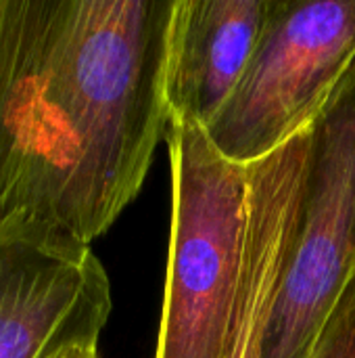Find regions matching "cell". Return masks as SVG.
Masks as SVG:
<instances>
[{
	"label": "cell",
	"instance_id": "cell-1",
	"mask_svg": "<svg viewBox=\"0 0 355 358\" xmlns=\"http://www.w3.org/2000/svg\"><path fill=\"white\" fill-rule=\"evenodd\" d=\"M176 0H0V227L90 248L169 126Z\"/></svg>",
	"mask_w": 355,
	"mask_h": 358
},
{
	"label": "cell",
	"instance_id": "cell-2",
	"mask_svg": "<svg viewBox=\"0 0 355 358\" xmlns=\"http://www.w3.org/2000/svg\"><path fill=\"white\" fill-rule=\"evenodd\" d=\"M172 222L155 358H226L249 218L251 166L203 126L169 120Z\"/></svg>",
	"mask_w": 355,
	"mask_h": 358
},
{
	"label": "cell",
	"instance_id": "cell-3",
	"mask_svg": "<svg viewBox=\"0 0 355 358\" xmlns=\"http://www.w3.org/2000/svg\"><path fill=\"white\" fill-rule=\"evenodd\" d=\"M355 57V0H272L236 88L205 128L251 166L308 130Z\"/></svg>",
	"mask_w": 355,
	"mask_h": 358
},
{
	"label": "cell",
	"instance_id": "cell-4",
	"mask_svg": "<svg viewBox=\"0 0 355 358\" xmlns=\"http://www.w3.org/2000/svg\"><path fill=\"white\" fill-rule=\"evenodd\" d=\"M355 275V57L310 126L297 237L264 358H308Z\"/></svg>",
	"mask_w": 355,
	"mask_h": 358
},
{
	"label": "cell",
	"instance_id": "cell-5",
	"mask_svg": "<svg viewBox=\"0 0 355 358\" xmlns=\"http://www.w3.org/2000/svg\"><path fill=\"white\" fill-rule=\"evenodd\" d=\"M111 283L90 248L36 224L0 227V358L98 348Z\"/></svg>",
	"mask_w": 355,
	"mask_h": 358
},
{
	"label": "cell",
	"instance_id": "cell-6",
	"mask_svg": "<svg viewBox=\"0 0 355 358\" xmlns=\"http://www.w3.org/2000/svg\"><path fill=\"white\" fill-rule=\"evenodd\" d=\"M310 128L251 164L249 218L226 358H264L272 310L297 237Z\"/></svg>",
	"mask_w": 355,
	"mask_h": 358
},
{
	"label": "cell",
	"instance_id": "cell-7",
	"mask_svg": "<svg viewBox=\"0 0 355 358\" xmlns=\"http://www.w3.org/2000/svg\"><path fill=\"white\" fill-rule=\"evenodd\" d=\"M270 10L272 0H176L165 84L169 120L211 124L243 78Z\"/></svg>",
	"mask_w": 355,
	"mask_h": 358
},
{
	"label": "cell",
	"instance_id": "cell-8",
	"mask_svg": "<svg viewBox=\"0 0 355 358\" xmlns=\"http://www.w3.org/2000/svg\"><path fill=\"white\" fill-rule=\"evenodd\" d=\"M308 358H355V275L337 298Z\"/></svg>",
	"mask_w": 355,
	"mask_h": 358
},
{
	"label": "cell",
	"instance_id": "cell-9",
	"mask_svg": "<svg viewBox=\"0 0 355 358\" xmlns=\"http://www.w3.org/2000/svg\"><path fill=\"white\" fill-rule=\"evenodd\" d=\"M61 358H98V348H75Z\"/></svg>",
	"mask_w": 355,
	"mask_h": 358
}]
</instances>
